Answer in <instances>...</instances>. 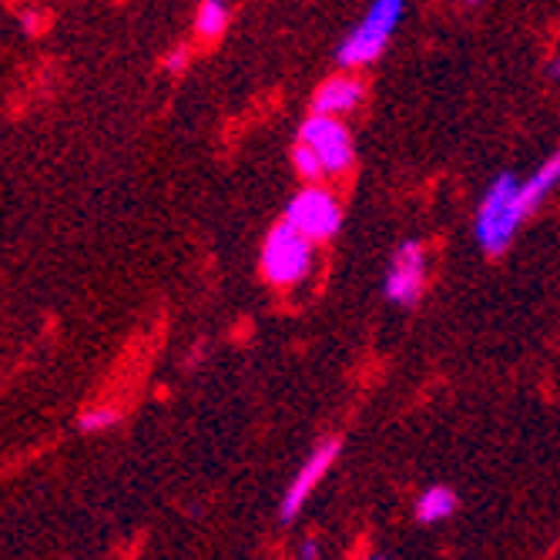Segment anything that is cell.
<instances>
[{"label": "cell", "mask_w": 560, "mask_h": 560, "mask_svg": "<svg viewBox=\"0 0 560 560\" xmlns=\"http://www.w3.org/2000/svg\"><path fill=\"white\" fill-rule=\"evenodd\" d=\"M21 24L27 27V34H34V31H37V14H34V11H24V14H21Z\"/></svg>", "instance_id": "9a60e30c"}, {"label": "cell", "mask_w": 560, "mask_h": 560, "mask_svg": "<svg viewBox=\"0 0 560 560\" xmlns=\"http://www.w3.org/2000/svg\"><path fill=\"white\" fill-rule=\"evenodd\" d=\"M423 285H427L423 245L420 242H402L396 248L393 262H389V272H386V295H389V302L413 305V302H420Z\"/></svg>", "instance_id": "8992f818"}, {"label": "cell", "mask_w": 560, "mask_h": 560, "mask_svg": "<svg viewBox=\"0 0 560 560\" xmlns=\"http://www.w3.org/2000/svg\"><path fill=\"white\" fill-rule=\"evenodd\" d=\"M313 269V238L282 219L262 242V276L272 285H295Z\"/></svg>", "instance_id": "7a4b0ae2"}, {"label": "cell", "mask_w": 560, "mask_h": 560, "mask_svg": "<svg viewBox=\"0 0 560 560\" xmlns=\"http://www.w3.org/2000/svg\"><path fill=\"white\" fill-rule=\"evenodd\" d=\"M285 219L302 232L310 235L313 242H326L339 232L342 225V209L339 201L326 191V188H305L299 191L289 209H285Z\"/></svg>", "instance_id": "277c9868"}, {"label": "cell", "mask_w": 560, "mask_h": 560, "mask_svg": "<svg viewBox=\"0 0 560 560\" xmlns=\"http://www.w3.org/2000/svg\"><path fill=\"white\" fill-rule=\"evenodd\" d=\"M188 65V47H175L172 55H168V61H165V68L168 71H182Z\"/></svg>", "instance_id": "5bb4252c"}, {"label": "cell", "mask_w": 560, "mask_h": 560, "mask_svg": "<svg viewBox=\"0 0 560 560\" xmlns=\"http://www.w3.org/2000/svg\"><path fill=\"white\" fill-rule=\"evenodd\" d=\"M115 423H118V410H112V406H94V410H84L78 417V430H84V433L112 430Z\"/></svg>", "instance_id": "7c38bea8"}, {"label": "cell", "mask_w": 560, "mask_h": 560, "mask_svg": "<svg viewBox=\"0 0 560 560\" xmlns=\"http://www.w3.org/2000/svg\"><path fill=\"white\" fill-rule=\"evenodd\" d=\"M460 506V500H456V493L450 487H430L420 500H417V517L423 524H440L446 517H453V511Z\"/></svg>", "instance_id": "30bf717a"}, {"label": "cell", "mask_w": 560, "mask_h": 560, "mask_svg": "<svg viewBox=\"0 0 560 560\" xmlns=\"http://www.w3.org/2000/svg\"><path fill=\"white\" fill-rule=\"evenodd\" d=\"M225 27H229V8H225V0H201L198 14H195V31L206 37V40H215Z\"/></svg>", "instance_id": "8fae6325"}, {"label": "cell", "mask_w": 560, "mask_h": 560, "mask_svg": "<svg viewBox=\"0 0 560 560\" xmlns=\"http://www.w3.org/2000/svg\"><path fill=\"white\" fill-rule=\"evenodd\" d=\"M363 101V81L360 78H349V74H339V78H329L316 97H313V115H346L352 112L355 105Z\"/></svg>", "instance_id": "ba28073f"}, {"label": "cell", "mask_w": 560, "mask_h": 560, "mask_svg": "<svg viewBox=\"0 0 560 560\" xmlns=\"http://www.w3.org/2000/svg\"><path fill=\"white\" fill-rule=\"evenodd\" d=\"M292 165H295V172L302 175V178H319L326 168H323V162H319V155L316 151L305 144V141H299L295 148H292Z\"/></svg>", "instance_id": "4fadbf2b"}, {"label": "cell", "mask_w": 560, "mask_h": 560, "mask_svg": "<svg viewBox=\"0 0 560 560\" xmlns=\"http://www.w3.org/2000/svg\"><path fill=\"white\" fill-rule=\"evenodd\" d=\"M470 4H477V0H470Z\"/></svg>", "instance_id": "ac0fdd59"}, {"label": "cell", "mask_w": 560, "mask_h": 560, "mask_svg": "<svg viewBox=\"0 0 560 560\" xmlns=\"http://www.w3.org/2000/svg\"><path fill=\"white\" fill-rule=\"evenodd\" d=\"M316 553H319V550L313 547V540H310V544H305V547H302V557H316Z\"/></svg>", "instance_id": "2e32d148"}, {"label": "cell", "mask_w": 560, "mask_h": 560, "mask_svg": "<svg viewBox=\"0 0 560 560\" xmlns=\"http://www.w3.org/2000/svg\"><path fill=\"white\" fill-rule=\"evenodd\" d=\"M299 141L310 144L323 168L329 175H339L352 165V135L342 121H336L332 115H313L305 118V125L299 128Z\"/></svg>", "instance_id": "5b68a950"}, {"label": "cell", "mask_w": 560, "mask_h": 560, "mask_svg": "<svg viewBox=\"0 0 560 560\" xmlns=\"http://www.w3.org/2000/svg\"><path fill=\"white\" fill-rule=\"evenodd\" d=\"M336 456H339V443L336 440H329V443H323L310 460L302 464V470L295 474V480L289 483V490H285V497H282V521H292L299 511H302V503L310 500V493L319 487V480L329 474V467L336 464Z\"/></svg>", "instance_id": "52a82bcc"}, {"label": "cell", "mask_w": 560, "mask_h": 560, "mask_svg": "<svg viewBox=\"0 0 560 560\" xmlns=\"http://www.w3.org/2000/svg\"><path fill=\"white\" fill-rule=\"evenodd\" d=\"M553 78H560V58H557V65H553Z\"/></svg>", "instance_id": "e0dca14e"}, {"label": "cell", "mask_w": 560, "mask_h": 560, "mask_svg": "<svg viewBox=\"0 0 560 560\" xmlns=\"http://www.w3.org/2000/svg\"><path fill=\"white\" fill-rule=\"evenodd\" d=\"M399 18H402V0H373L366 18L355 24L352 34L339 44L336 61L342 68H360V65L376 61L386 50L389 34L396 31Z\"/></svg>", "instance_id": "3957f363"}, {"label": "cell", "mask_w": 560, "mask_h": 560, "mask_svg": "<svg viewBox=\"0 0 560 560\" xmlns=\"http://www.w3.org/2000/svg\"><path fill=\"white\" fill-rule=\"evenodd\" d=\"M560 182V151H553V155L540 165V168H534V175L521 185V198H524V209L530 212V209H537L540 201L550 195V188Z\"/></svg>", "instance_id": "9c48e42d"}, {"label": "cell", "mask_w": 560, "mask_h": 560, "mask_svg": "<svg viewBox=\"0 0 560 560\" xmlns=\"http://www.w3.org/2000/svg\"><path fill=\"white\" fill-rule=\"evenodd\" d=\"M524 215H527V209L521 198V182L514 175H500L487 188L480 209H477V242L490 252V256H497V252H503L514 242Z\"/></svg>", "instance_id": "6da1fadb"}]
</instances>
